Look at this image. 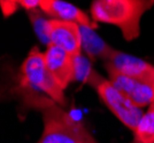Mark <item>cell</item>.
<instances>
[{"label":"cell","mask_w":154,"mask_h":143,"mask_svg":"<svg viewBox=\"0 0 154 143\" xmlns=\"http://www.w3.org/2000/svg\"><path fill=\"white\" fill-rule=\"evenodd\" d=\"M39 8L43 13L54 20L75 22L81 26L91 29H96L98 26V23L92 20L91 16L64 0H42Z\"/></svg>","instance_id":"obj_8"},{"label":"cell","mask_w":154,"mask_h":143,"mask_svg":"<svg viewBox=\"0 0 154 143\" xmlns=\"http://www.w3.org/2000/svg\"><path fill=\"white\" fill-rule=\"evenodd\" d=\"M74 61H75V80L83 81L94 88V86L103 77L91 68L90 62L84 59L82 54L74 56Z\"/></svg>","instance_id":"obj_12"},{"label":"cell","mask_w":154,"mask_h":143,"mask_svg":"<svg viewBox=\"0 0 154 143\" xmlns=\"http://www.w3.org/2000/svg\"><path fill=\"white\" fill-rule=\"evenodd\" d=\"M20 85L29 91L44 92L50 98L60 105L66 104L63 89L47 70L44 53L33 47L21 65Z\"/></svg>","instance_id":"obj_3"},{"label":"cell","mask_w":154,"mask_h":143,"mask_svg":"<svg viewBox=\"0 0 154 143\" xmlns=\"http://www.w3.org/2000/svg\"><path fill=\"white\" fill-rule=\"evenodd\" d=\"M42 13L43 12L42 10L39 12L38 8H37V9L30 10L29 16H30V20H31L33 30L36 31L40 41L48 46L51 44L50 36H48V20H45L44 16L42 15Z\"/></svg>","instance_id":"obj_13"},{"label":"cell","mask_w":154,"mask_h":143,"mask_svg":"<svg viewBox=\"0 0 154 143\" xmlns=\"http://www.w3.org/2000/svg\"><path fill=\"white\" fill-rule=\"evenodd\" d=\"M82 32V48L92 60L101 59L108 61L115 53V49L106 44L96 32L94 29L81 26Z\"/></svg>","instance_id":"obj_10"},{"label":"cell","mask_w":154,"mask_h":143,"mask_svg":"<svg viewBox=\"0 0 154 143\" xmlns=\"http://www.w3.org/2000/svg\"><path fill=\"white\" fill-rule=\"evenodd\" d=\"M44 56L47 70L64 91L68 85L75 80L74 56L53 44L47 46Z\"/></svg>","instance_id":"obj_7"},{"label":"cell","mask_w":154,"mask_h":143,"mask_svg":"<svg viewBox=\"0 0 154 143\" xmlns=\"http://www.w3.org/2000/svg\"><path fill=\"white\" fill-rule=\"evenodd\" d=\"M98 95L121 123L129 130H135L144 112L120 89H117L110 80L101 78L94 86Z\"/></svg>","instance_id":"obj_4"},{"label":"cell","mask_w":154,"mask_h":143,"mask_svg":"<svg viewBox=\"0 0 154 143\" xmlns=\"http://www.w3.org/2000/svg\"><path fill=\"white\" fill-rule=\"evenodd\" d=\"M134 133L132 143H154V102L143 115Z\"/></svg>","instance_id":"obj_11"},{"label":"cell","mask_w":154,"mask_h":143,"mask_svg":"<svg viewBox=\"0 0 154 143\" xmlns=\"http://www.w3.org/2000/svg\"><path fill=\"white\" fill-rule=\"evenodd\" d=\"M105 66L114 69L115 71L131 78H143L154 73V65L119 51H115L110 59L106 61Z\"/></svg>","instance_id":"obj_9"},{"label":"cell","mask_w":154,"mask_h":143,"mask_svg":"<svg viewBox=\"0 0 154 143\" xmlns=\"http://www.w3.org/2000/svg\"><path fill=\"white\" fill-rule=\"evenodd\" d=\"M22 89L30 92L29 94L24 92L26 102L43 113L44 130L37 143H83L93 137L83 124L72 119L52 98L35 95L33 91Z\"/></svg>","instance_id":"obj_1"},{"label":"cell","mask_w":154,"mask_h":143,"mask_svg":"<svg viewBox=\"0 0 154 143\" xmlns=\"http://www.w3.org/2000/svg\"><path fill=\"white\" fill-rule=\"evenodd\" d=\"M109 80L139 108L149 107L154 102V73L143 78L127 77L114 69L106 68Z\"/></svg>","instance_id":"obj_5"},{"label":"cell","mask_w":154,"mask_h":143,"mask_svg":"<svg viewBox=\"0 0 154 143\" xmlns=\"http://www.w3.org/2000/svg\"><path fill=\"white\" fill-rule=\"evenodd\" d=\"M17 5L21 7H23L26 10H33V9H37L40 7V2L42 0H16Z\"/></svg>","instance_id":"obj_15"},{"label":"cell","mask_w":154,"mask_h":143,"mask_svg":"<svg viewBox=\"0 0 154 143\" xmlns=\"http://www.w3.org/2000/svg\"><path fill=\"white\" fill-rule=\"evenodd\" d=\"M154 0H93L90 8L96 23L117 26L125 40H134L140 33V19L151 9Z\"/></svg>","instance_id":"obj_2"},{"label":"cell","mask_w":154,"mask_h":143,"mask_svg":"<svg viewBox=\"0 0 154 143\" xmlns=\"http://www.w3.org/2000/svg\"><path fill=\"white\" fill-rule=\"evenodd\" d=\"M83 143H98V142L92 137V139H90V140H88V141H85V142H83Z\"/></svg>","instance_id":"obj_16"},{"label":"cell","mask_w":154,"mask_h":143,"mask_svg":"<svg viewBox=\"0 0 154 143\" xmlns=\"http://www.w3.org/2000/svg\"><path fill=\"white\" fill-rule=\"evenodd\" d=\"M48 36L51 44L64 49L72 56L81 55L82 32L79 24L75 22L50 19Z\"/></svg>","instance_id":"obj_6"},{"label":"cell","mask_w":154,"mask_h":143,"mask_svg":"<svg viewBox=\"0 0 154 143\" xmlns=\"http://www.w3.org/2000/svg\"><path fill=\"white\" fill-rule=\"evenodd\" d=\"M1 5V10L5 17L12 16L16 10H17V2L16 0H0Z\"/></svg>","instance_id":"obj_14"}]
</instances>
